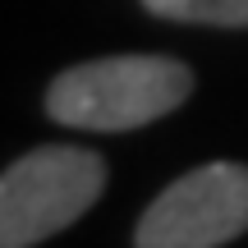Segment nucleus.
<instances>
[{
    "mask_svg": "<svg viewBox=\"0 0 248 248\" xmlns=\"http://www.w3.org/2000/svg\"><path fill=\"white\" fill-rule=\"evenodd\" d=\"M193 97V69L170 55H106L55 74L46 115L69 129L124 133L170 115Z\"/></svg>",
    "mask_w": 248,
    "mask_h": 248,
    "instance_id": "f257e3e1",
    "label": "nucleus"
},
{
    "mask_svg": "<svg viewBox=\"0 0 248 248\" xmlns=\"http://www.w3.org/2000/svg\"><path fill=\"white\" fill-rule=\"evenodd\" d=\"M106 188V161L88 147H37L0 175V248H32L69 230Z\"/></svg>",
    "mask_w": 248,
    "mask_h": 248,
    "instance_id": "f03ea898",
    "label": "nucleus"
},
{
    "mask_svg": "<svg viewBox=\"0 0 248 248\" xmlns=\"http://www.w3.org/2000/svg\"><path fill=\"white\" fill-rule=\"evenodd\" d=\"M248 230V166L212 161L188 170L142 212L138 248H221Z\"/></svg>",
    "mask_w": 248,
    "mask_h": 248,
    "instance_id": "7ed1b4c3",
    "label": "nucleus"
},
{
    "mask_svg": "<svg viewBox=\"0 0 248 248\" xmlns=\"http://www.w3.org/2000/svg\"><path fill=\"white\" fill-rule=\"evenodd\" d=\"M156 18L175 23H212V28H248V0H142Z\"/></svg>",
    "mask_w": 248,
    "mask_h": 248,
    "instance_id": "20e7f679",
    "label": "nucleus"
}]
</instances>
